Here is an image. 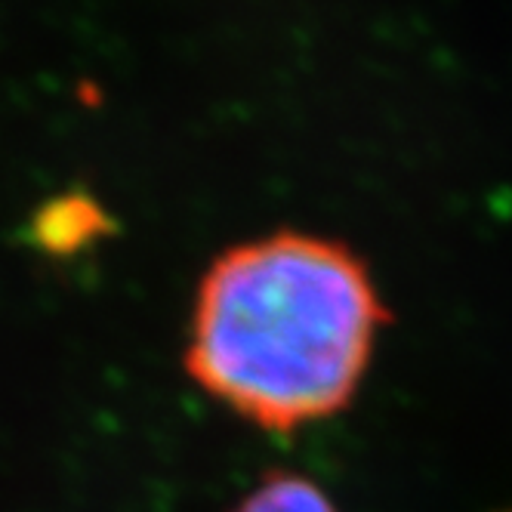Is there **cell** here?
<instances>
[{
  "mask_svg": "<svg viewBox=\"0 0 512 512\" xmlns=\"http://www.w3.org/2000/svg\"><path fill=\"white\" fill-rule=\"evenodd\" d=\"M383 324L374 278L349 247L275 232L226 250L207 269L186 368L219 405L287 432L349 405Z\"/></svg>",
  "mask_w": 512,
  "mask_h": 512,
  "instance_id": "1",
  "label": "cell"
},
{
  "mask_svg": "<svg viewBox=\"0 0 512 512\" xmlns=\"http://www.w3.org/2000/svg\"><path fill=\"white\" fill-rule=\"evenodd\" d=\"M232 512H337V506L303 475L275 472L256 485Z\"/></svg>",
  "mask_w": 512,
  "mask_h": 512,
  "instance_id": "2",
  "label": "cell"
}]
</instances>
